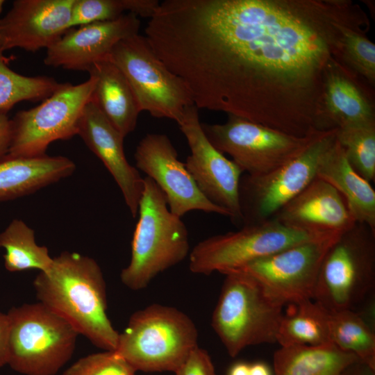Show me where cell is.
<instances>
[{
    "label": "cell",
    "mask_w": 375,
    "mask_h": 375,
    "mask_svg": "<svg viewBox=\"0 0 375 375\" xmlns=\"http://www.w3.org/2000/svg\"><path fill=\"white\" fill-rule=\"evenodd\" d=\"M369 29H348L343 38L342 55L345 64L374 88L375 44L367 36Z\"/></svg>",
    "instance_id": "obj_30"
},
{
    "label": "cell",
    "mask_w": 375,
    "mask_h": 375,
    "mask_svg": "<svg viewBox=\"0 0 375 375\" xmlns=\"http://www.w3.org/2000/svg\"><path fill=\"white\" fill-rule=\"evenodd\" d=\"M337 128L320 131L298 156L259 176H242L239 199L242 225L272 219L316 177L319 161L336 140Z\"/></svg>",
    "instance_id": "obj_11"
},
{
    "label": "cell",
    "mask_w": 375,
    "mask_h": 375,
    "mask_svg": "<svg viewBox=\"0 0 375 375\" xmlns=\"http://www.w3.org/2000/svg\"><path fill=\"white\" fill-rule=\"evenodd\" d=\"M335 233H315L287 226L275 219L245 225L237 231L209 237L189 253L194 274H224L288 247Z\"/></svg>",
    "instance_id": "obj_9"
},
{
    "label": "cell",
    "mask_w": 375,
    "mask_h": 375,
    "mask_svg": "<svg viewBox=\"0 0 375 375\" xmlns=\"http://www.w3.org/2000/svg\"><path fill=\"white\" fill-rule=\"evenodd\" d=\"M336 140L352 167L369 182H374L375 122L337 128Z\"/></svg>",
    "instance_id": "obj_29"
},
{
    "label": "cell",
    "mask_w": 375,
    "mask_h": 375,
    "mask_svg": "<svg viewBox=\"0 0 375 375\" xmlns=\"http://www.w3.org/2000/svg\"><path fill=\"white\" fill-rule=\"evenodd\" d=\"M138 214L131 260L120 274L122 283L133 290L145 288L190 253L185 224L170 211L164 193L148 176L144 178Z\"/></svg>",
    "instance_id": "obj_3"
},
{
    "label": "cell",
    "mask_w": 375,
    "mask_h": 375,
    "mask_svg": "<svg viewBox=\"0 0 375 375\" xmlns=\"http://www.w3.org/2000/svg\"><path fill=\"white\" fill-rule=\"evenodd\" d=\"M197 340L196 326L186 314L154 303L131 316L114 351L135 371L175 372Z\"/></svg>",
    "instance_id": "obj_4"
},
{
    "label": "cell",
    "mask_w": 375,
    "mask_h": 375,
    "mask_svg": "<svg viewBox=\"0 0 375 375\" xmlns=\"http://www.w3.org/2000/svg\"><path fill=\"white\" fill-rule=\"evenodd\" d=\"M10 321L7 314L0 312V367L8 363Z\"/></svg>",
    "instance_id": "obj_34"
},
{
    "label": "cell",
    "mask_w": 375,
    "mask_h": 375,
    "mask_svg": "<svg viewBox=\"0 0 375 375\" xmlns=\"http://www.w3.org/2000/svg\"><path fill=\"white\" fill-rule=\"evenodd\" d=\"M249 375H272L269 367L263 362H256L249 365Z\"/></svg>",
    "instance_id": "obj_37"
},
{
    "label": "cell",
    "mask_w": 375,
    "mask_h": 375,
    "mask_svg": "<svg viewBox=\"0 0 375 375\" xmlns=\"http://www.w3.org/2000/svg\"><path fill=\"white\" fill-rule=\"evenodd\" d=\"M129 0H74L68 29L112 20L129 12Z\"/></svg>",
    "instance_id": "obj_31"
},
{
    "label": "cell",
    "mask_w": 375,
    "mask_h": 375,
    "mask_svg": "<svg viewBox=\"0 0 375 375\" xmlns=\"http://www.w3.org/2000/svg\"><path fill=\"white\" fill-rule=\"evenodd\" d=\"M341 233L288 247L234 271L251 276L267 297L283 306L312 299L324 257Z\"/></svg>",
    "instance_id": "obj_13"
},
{
    "label": "cell",
    "mask_w": 375,
    "mask_h": 375,
    "mask_svg": "<svg viewBox=\"0 0 375 375\" xmlns=\"http://www.w3.org/2000/svg\"><path fill=\"white\" fill-rule=\"evenodd\" d=\"M212 326L231 357L247 347L276 342L283 306L267 297L249 275L225 274Z\"/></svg>",
    "instance_id": "obj_5"
},
{
    "label": "cell",
    "mask_w": 375,
    "mask_h": 375,
    "mask_svg": "<svg viewBox=\"0 0 375 375\" xmlns=\"http://www.w3.org/2000/svg\"><path fill=\"white\" fill-rule=\"evenodd\" d=\"M95 80L91 101L125 138L133 132L142 112L126 78L108 60L94 64L88 71Z\"/></svg>",
    "instance_id": "obj_23"
},
{
    "label": "cell",
    "mask_w": 375,
    "mask_h": 375,
    "mask_svg": "<svg viewBox=\"0 0 375 375\" xmlns=\"http://www.w3.org/2000/svg\"><path fill=\"white\" fill-rule=\"evenodd\" d=\"M328 312L331 342L375 369V333L370 324L354 310Z\"/></svg>",
    "instance_id": "obj_27"
},
{
    "label": "cell",
    "mask_w": 375,
    "mask_h": 375,
    "mask_svg": "<svg viewBox=\"0 0 375 375\" xmlns=\"http://www.w3.org/2000/svg\"><path fill=\"white\" fill-rule=\"evenodd\" d=\"M107 60L115 64L132 88L141 111L178 124L194 105L183 81L172 72L139 33L117 42Z\"/></svg>",
    "instance_id": "obj_8"
},
{
    "label": "cell",
    "mask_w": 375,
    "mask_h": 375,
    "mask_svg": "<svg viewBox=\"0 0 375 375\" xmlns=\"http://www.w3.org/2000/svg\"><path fill=\"white\" fill-rule=\"evenodd\" d=\"M39 302L69 322L78 334L105 351L116 350L119 335L106 313L102 271L92 258L64 251L33 281Z\"/></svg>",
    "instance_id": "obj_2"
},
{
    "label": "cell",
    "mask_w": 375,
    "mask_h": 375,
    "mask_svg": "<svg viewBox=\"0 0 375 375\" xmlns=\"http://www.w3.org/2000/svg\"><path fill=\"white\" fill-rule=\"evenodd\" d=\"M10 140V119L6 113H0V158L8 153Z\"/></svg>",
    "instance_id": "obj_35"
},
{
    "label": "cell",
    "mask_w": 375,
    "mask_h": 375,
    "mask_svg": "<svg viewBox=\"0 0 375 375\" xmlns=\"http://www.w3.org/2000/svg\"><path fill=\"white\" fill-rule=\"evenodd\" d=\"M135 372L115 351H105L78 359L62 375H135Z\"/></svg>",
    "instance_id": "obj_32"
},
{
    "label": "cell",
    "mask_w": 375,
    "mask_h": 375,
    "mask_svg": "<svg viewBox=\"0 0 375 375\" xmlns=\"http://www.w3.org/2000/svg\"><path fill=\"white\" fill-rule=\"evenodd\" d=\"M375 285V231L356 223L326 253L312 299L333 312L354 310Z\"/></svg>",
    "instance_id": "obj_6"
},
{
    "label": "cell",
    "mask_w": 375,
    "mask_h": 375,
    "mask_svg": "<svg viewBox=\"0 0 375 375\" xmlns=\"http://www.w3.org/2000/svg\"><path fill=\"white\" fill-rule=\"evenodd\" d=\"M343 375H375V369L358 361L349 365L344 370Z\"/></svg>",
    "instance_id": "obj_36"
},
{
    "label": "cell",
    "mask_w": 375,
    "mask_h": 375,
    "mask_svg": "<svg viewBox=\"0 0 375 375\" xmlns=\"http://www.w3.org/2000/svg\"><path fill=\"white\" fill-rule=\"evenodd\" d=\"M95 80L78 85L65 83L38 106L19 111L10 119L11 140L8 157L46 155L49 144L77 135L85 106L91 101Z\"/></svg>",
    "instance_id": "obj_10"
},
{
    "label": "cell",
    "mask_w": 375,
    "mask_h": 375,
    "mask_svg": "<svg viewBox=\"0 0 375 375\" xmlns=\"http://www.w3.org/2000/svg\"><path fill=\"white\" fill-rule=\"evenodd\" d=\"M134 158L135 167L162 191L173 214L182 217L188 212L201 210L230 217L227 210L202 194L167 135L147 134L138 143Z\"/></svg>",
    "instance_id": "obj_15"
},
{
    "label": "cell",
    "mask_w": 375,
    "mask_h": 375,
    "mask_svg": "<svg viewBox=\"0 0 375 375\" xmlns=\"http://www.w3.org/2000/svg\"><path fill=\"white\" fill-rule=\"evenodd\" d=\"M63 83L46 76H27L13 71L0 50V113H6L23 101H43Z\"/></svg>",
    "instance_id": "obj_28"
},
{
    "label": "cell",
    "mask_w": 375,
    "mask_h": 375,
    "mask_svg": "<svg viewBox=\"0 0 375 375\" xmlns=\"http://www.w3.org/2000/svg\"><path fill=\"white\" fill-rule=\"evenodd\" d=\"M201 126L211 144L250 176L267 174L292 160L320 132L297 137L234 115L223 124Z\"/></svg>",
    "instance_id": "obj_12"
},
{
    "label": "cell",
    "mask_w": 375,
    "mask_h": 375,
    "mask_svg": "<svg viewBox=\"0 0 375 375\" xmlns=\"http://www.w3.org/2000/svg\"><path fill=\"white\" fill-rule=\"evenodd\" d=\"M272 218L287 226L315 233H342L356 223L343 197L317 177Z\"/></svg>",
    "instance_id": "obj_20"
},
{
    "label": "cell",
    "mask_w": 375,
    "mask_h": 375,
    "mask_svg": "<svg viewBox=\"0 0 375 375\" xmlns=\"http://www.w3.org/2000/svg\"><path fill=\"white\" fill-rule=\"evenodd\" d=\"M140 27L138 17L126 12L112 20L70 28L47 49L44 63L53 67L88 72L94 64L107 60L120 40L138 34Z\"/></svg>",
    "instance_id": "obj_17"
},
{
    "label": "cell",
    "mask_w": 375,
    "mask_h": 375,
    "mask_svg": "<svg viewBox=\"0 0 375 375\" xmlns=\"http://www.w3.org/2000/svg\"><path fill=\"white\" fill-rule=\"evenodd\" d=\"M358 361L355 355L333 343L281 347L273 357L275 375H343L349 365Z\"/></svg>",
    "instance_id": "obj_24"
},
{
    "label": "cell",
    "mask_w": 375,
    "mask_h": 375,
    "mask_svg": "<svg viewBox=\"0 0 375 375\" xmlns=\"http://www.w3.org/2000/svg\"><path fill=\"white\" fill-rule=\"evenodd\" d=\"M249 365L246 362H237L229 368L228 375H249Z\"/></svg>",
    "instance_id": "obj_38"
},
{
    "label": "cell",
    "mask_w": 375,
    "mask_h": 375,
    "mask_svg": "<svg viewBox=\"0 0 375 375\" xmlns=\"http://www.w3.org/2000/svg\"><path fill=\"white\" fill-rule=\"evenodd\" d=\"M4 3H5V1L0 0V13L2 11L3 6Z\"/></svg>",
    "instance_id": "obj_39"
},
{
    "label": "cell",
    "mask_w": 375,
    "mask_h": 375,
    "mask_svg": "<svg viewBox=\"0 0 375 375\" xmlns=\"http://www.w3.org/2000/svg\"><path fill=\"white\" fill-rule=\"evenodd\" d=\"M77 135L111 174L131 215L135 217L144 178L126 158L123 145L124 138L91 101L84 108Z\"/></svg>",
    "instance_id": "obj_18"
},
{
    "label": "cell",
    "mask_w": 375,
    "mask_h": 375,
    "mask_svg": "<svg viewBox=\"0 0 375 375\" xmlns=\"http://www.w3.org/2000/svg\"><path fill=\"white\" fill-rule=\"evenodd\" d=\"M317 178L329 183L343 197L357 223L375 231V190L352 167L337 140L322 157Z\"/></svg>",
    "instance_id": "obj_22"
},
{
    "label": "cell",
    "mask_w": 375,
    "mask_h": 375,
    "mask_svg": "<svg viewBox=\"0 0 375 375\" xmlns=\"http://www.w3.org/2000/svg\"><path fill=\"white\" fill-rule=\"evenodd\" d=\"M174 374L175 375H216L208 353L199 346L191 351Z\"/></svg>",
    "instance_id": "obj_33"
},
{
    "label": "cell",
    "mask_w": 375,
    "mask_h": 375,
    "mask_svg": "<svg viewBox=\"0 0 375 375\" xmlns=\"http://www.w3.org/2000/svg\"><path fill=\"white\" fill-rule=\"evenodd\" d=\"M374 92L371 85L344 61L328 70L322 97L324 130L375 122Z\"/></svg>",
    "instance_id": "obj_19"
},
{
    "label": "cell",
    "mask_w": 375,
    "mask_h": 375,
    "mask_svg": "<svg viewBox=\"0 0 375 375\" xmlns=\"http://www.w3.org/2000/svg\"><path fill=\"white\" fill-rule=\"evenodd\" d=\"M276 337L281 347L320 346L332 343L329 312L312 299L289 303Z\"/></svg>",
    "instance_id": "obj_25"
},
{
    "label": "cell",
    "mask_w": 375,
    "mask_h": 375,
    "mask_svg": "<svg viewBox=\"0 0 375 375\" xmlns=\"http://www.w3.org/2000/svg\"><path fill=\"white\" fill-rule=\"evenodd\" d=\"M74 0H15L0 18V50L48 49L67 31Z\"/></svg>",
    "instance_id": "obj_16"
},
{
    "label": "cell",
    "mask_w": 375,
    "mask_h": 375,
    "mask_svg": "<svg viewBox=\"0 0 375 375\" xmlns=\"http://www.w3.org/2000/svg\"><path fill=\"white\" fill-rule=\"evenodd\" d=\"M369 26L351 0H165L144 36L198 109L305 137L324 131L326 75L343 61L345 32Z\"/></svg>",
    "instance_id": "obj_1"
},
{
    "label": "cell",
    "mask_w": 375,
    "mask_h": 375,
    "mask_svg": "<svg viewBox=\"0 0 375 375\" xmlns=\"http://www.w3.org/2000/svg\"><path fill=\"white\" fill-rule=\"evenodd\" d=\"M178 125L190 149L185 165L199 189L209 201L227 210L234 224H242L239 186L242 170L208 140L195 105L187 108Z\"/></svg>",
    "instance_id": "obj_14"
},
{
    "label": "cell",
    "mask_w": 375,
    "mask_h": 375,
    "mask_svg": "<svg viewBox=\"0 0 375 375\" xmlns=\"http://www.w3.org/2000/svg\"><path fill=\"white\" fill-rule=\"evenodd\" d=\"M0 247L6 251L5 267L11 272L28 269L45 272L53 263L48 248L36 243L34 231L21 219H12L0 233Z\"/></svg>",
    "instance_id": "obj_26"
},
{
    "label": "cell",
    "mask_w": 375,
    "mask_h": 375,
    "mask_svg": "<svg viewBox=\"0 0 375 375\" xmlns=\"http://www.w3.org/2000/svg\"><path fill=\"white\" fill-rule=\"evenodd\" d=\"M76 165L69 158L44 155L0 158V201L19 198L72 175Z\"/></svg>",
    "instance_id": "obj_21"
},
{
    "label": "cell",
    "mask_w": 375,
    "mask_h": 375,
    "mask_svg": "<svg viewBox=\"0 0 375 375\" xmlns=\"http://www.w3.org/2000/svg\"><path fill=\"white\" fill-rule=\"evenodd\" d=\"M10 367L24 375H55L71 358L78 333L65 319L40 302L12 308Z\"/></svg>",
    "instance_id": "obj_7"
}]
</instances>
